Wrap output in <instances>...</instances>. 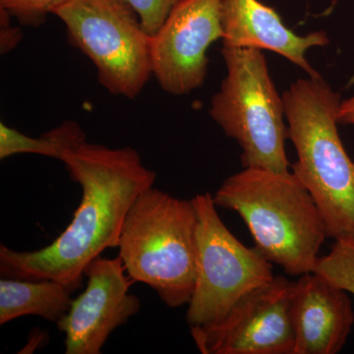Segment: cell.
<instances>
[{
	"instance_id": "obj_19",
	"label": "cell",
	"mask_w": 354,
	"mask_h": 354,
	"mask_svg": "<svg viewBox=\"0 0 354 354\" xmlns=\"http://www.w3.org/2000/svg\"><path fill=\"white\" fill-rule=\"evenodd\" d=\"M337 123L354 125V97L341 102L337 114Z\"/></svg>"
},
{
	"instance_id": "obj_5",
	"label": "cell",
	"mask_w": 354,
	"mask_h": 354,
	"mask_svg": "<svg viewBox=\"0 0 354 354\" xmlns=\"http://www.w3.org/2000/svg\"><path fill=\"white\" fill-rule=\"evenodd\" d=\"M221 53L227 75L212 99L209 115L241 146L244 169L288 174L285 106L262 50L223 46Z\"/></svg>"
},
{
	"instance_id": "obj_6",
	"label": "cell",
	"mask_w": 354,
	"mask_h": 354,
	"mask_svg": "<svg viewBox=\"0 0 354 354\" xmlns=\"http://www.w3.org/2000/svg\"><path fill=\"white\" fill-rule=\"evenodd\" d=\"M111 94L135 99L153 75L151 37L127 0H69L53 13Z\"/></svg>"
},
{
	"instance_id": "obj_3",
	"label": "cell",
	"mask_w": 354,
	"mask_h": 354,
	"mask_svg": "<svg viewBox=\"0 0 354 354\" xmlns=\"http://www.w3.org/2000/svg\"><path fill=\"white\" fill-rule=\"evenodd\" d=\"M216 207L236 212L255 247L291 276L313 271L328 237L308 191L292 172L245 169L228 177L213 195Z\"/></svg>"
},
{
	"instance_id": "obj_1",
	"label": "cell",
	"mask_w": 354,
	"mask_h": 354,
	"mask_svg": "<svg viewBox=\"0 0 354 354\" xmlns=\"http://www.w3.org/2000/svg\"><path fill=\"white\" fill-rule=\"evenodd\" d=\"M62 162L82 188L71 223L39 250L15 251L1 244L0 274L4 278L53 279L70 291L80 288L86 268L106 249L118 248L128 211L157 178L131 147L111 149L85 141Z\"/></svg>"
},
{
	"instance_id": "obj_11",
	"label": "cell",
	"mask_w": 354,
	"mask_h": 354,
	"mask_svg": "<svg viewBox=\"0 0 354 354\" xmlns=\"http://www.w3.org/2000/svg\"><path fill=\"white\" fill-rule=\"evenodd\" d=\"M291 317L293 354L339 353L354 324L348 292L313 272L295 281Z\"/></svg>"
},
{
	"instance_id": "obj_13",
	"label": "cell",
	"mask_w": 354,
	"mask_h": 354,
	"mask_svg": "<svg viewBox=\"0 0 354 354\" xmlns=\"http://www.w3.org/2000/svg\"><path fill=\"white\" fill-rule=\"evenodd\" d=\"M71 292L67 286L53 279L2 278L0 325L26 315L59 322L71 307Z\"/></svg>"
},
{
	"instance_id": "obj_14",
	"label": "cell",
	"mask_w": 354,
	"mask_h": 354,
	"mask_svg": "<svg viewBox=\"0 0 354 354\" xmlns=\"http://www.w3.org/2000/svg\"><path fill=\"white\" fill-rule=\"evenodd\" d=\"M85 141V133L75 121H64L59 127L39 137L28 136L6 123H0L1 160L20 153H35L62 162L70 151Z\"/></svg>"
},
{
	"instance_id": "obj_18",
	"label": "cell",
	"mask_w": 354,
	"mask_h": 354,
	"mask_svg": "<svg viewBox=\"0 0 354 354\" xmlns=\"http://www.w3.org/2000/svg\"><path fill=\"white\" fill-rule=\"evenodd\" d=\"M11 18L12 17L6 11L0 9V50L2 55L12 50L22 39L20 28L11 25Z\"/></svg>"
},
{
	"instance_id": "obj_7",
	"label": "cell",
	"mask_w": 354,
	"mask_h": 354,
	"mask_svg": "<svg viewBox=\"0 0 354 354\" xmlns=\"http://www.w3.org/2000/svg\"><path fill=\"white\" fill-rule=\"evenodd\" d=\"M196 276L186 320L190 327L221 320L251 290L274 278L272 265L256 247L230 232L216 211L213 195H195Z\"/></svg>"
},
{
	"instance_id": "obj_15",
	"label": "cell",
	"mask_w": 354,
	"mask_h": 354,
	"mask_svg": "<svg viewBox=\"0 0 354 354\" xmlns=\"http://www.w3.org/2000/svg\"><path fill=\"white\" fill-rule=\"evenodd\" d=\"M312 272L354 295V242L335 241L330 252L318 258Z\"/></svg>"
},
{
	"instance_id": "obj_10",
	"label": "cell",
	"mask_w": 354,
	"mask_h": 354,
	"mask_svg": "<svg viewBox=\"0 0 354 354\" xmlns=\"http://www.w3.org/2000/svg\"><path fill=\"white\" fill-rule=\"evenodd\" d=\"M87 286L72 301L66 315L57 323L65 335V353L100 354L114 330L141 309L139 297L130 292L133 281L120 256H101L86 268Z\"/></svg>"
},
{
	"instance_id": "obj_9",
	"label": "cell",
	"mask_w": 354,
	"mask_h": 354,
	"mask_svg": "<svg viewBox=\"0 0 354 354\" xmlns=\"http://www.w3.org/2000/svg\"><path fill=\"white\" fill-rule=\"evenodd\" d=\"M221 0H181L151 37L153 75L169 94L183 95L206 78L207 50L223 39Z\"/></svg>"
},
{
	"instance_id": "obj_2",
	"label": "cell",
	"mask_w": 354,
	"mask_h": 354,
	"mask_svg": "<svg viewBox=\"0 0 354 354\" xmlns=\"http://www.w3.org/2000/svg\"><path fill=\"white\" fill-rule=\"evenodd\" d=\"M283 101L297 153L292 174L315 202L328 237L354 242V160L337 132L339 95L319 77L292 84Z\"/></svg>"
},
{
	"instance_id": "obj_12",
	"label": "cell",
	"mask_w": 354,
	"mask_h": 354,
	"mask_svg": "<svg viewBox=\"0 0 354 354\" xmlns=\"http://www.w3.org/2000/svg\"><path fill=\"white\" fill-rule=\"evenodd\" d=\"M223 44L225 48H254L274 51L306 71L321 77L305 58L312 46L329 44L324 32L298 36L288 29L274 8L259 0H221Z\"/></svg>"
},
{
	"instance_id": "obj_16",
	"label": "cell",
	"mask_w": 354,
	"mask_h": 354,
	"mask_svg": "<svg viewBox=\"0 0 354 354\" xmlns=\"http://www.w3.org/2000/svg\"><path fill=\"white\" fill-rule=\"evenodd\" d=\"M69 0H0V9L15 18L21 26L39 27L50 14Z\"/></svg>"
},
{
	"instance_id": "obj_8",
	"label": "cell",
	"mask_w": 354,
	"mask_h": 354,
	"mask_svg": "<svg viewBox=\"0 0 354 354\" xmlns=\"http://www.w3.org/2000/svg\"><path fill=\"white\" fill-rule=\"evenodd\" d=\"M295 281L274 276L251 290L218 322L190 327L203 354H293Z\"/></svg>"
},
{
	"instance_id": "obj_4",
	"label": "cell",
	"mask_w": 354,
	"mask_h": 354,
	"mask_svg": "<svg viewBox=\"0 0 354 354\" xmlns=\"http://www.w3.org/2000/svg\"><path fill=\"white\" fill-rule=\"evenodd\" d=\"M196 223L192 200L152 186L133 203L121 230L118 256L128 276L171 308L188 305L194 290Z\"/></svg>"
},
{
	"instance_id": "obj_17",
	"label": "cell",
	"mask_w": 354,
	"mask_h": 354,
	"mask_svg": "<svg viewBox=\"0 0 354 354\" xmlns=\"http://www.w3.org/2000/svg\"><path fill=\"white\" fill-rule=\"evenodd\" d=\"M181 0H127L138 14L142 26L150 37L155 36L167 16Z\"/></svg>"
}]
</instances>
